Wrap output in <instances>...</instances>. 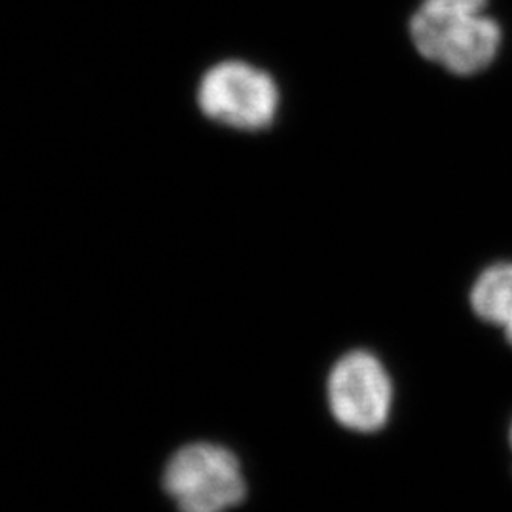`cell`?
I'll use <instances>...</instances> for the list:
<instances>
[{
    "label": "cell",
    "mask_w": 512,
    "mask_h": 512,
    "mask_svg": "<svg viewBox=\"0 0 512 512\" xmlns=\"http://www.w3.org/2000/svg\"><path fill=\"white\" fill-rule=\"evenodd\" d=\"M488 8L490 0H423L410 19L416 50L458 76L488 69L503 42Z\"/></svg>",
    "instance_id": "6da1fadb"
},
{
    "label": "cell",
    "mask_w": 512,
    "mask_h": 512,
    "mask_svg": "<svg viewBox=\"0 0 512 512\" xmlns=\"http://www.w3.org/2000/svg\"><path fill=\"white\" fill-rule=\"evenodd\" d=\"M162 486L179 512H228L247 495L238 456L226 446L202 440L169 458Z\"/></svg>",
    "instance_id": "7a4b0ae2"
},
{
    "label": "cell",
    "mask_w": 512,
    "mask_h": 512,
    "mask_svg": "<svg viewBox=\"0 0 512 512\" xmlns=\"http://www.w3.org/2000/svg\"><path fill=\"white\" fill-rule=\"evenodd\" d=\"M279 101L274 76L241 59H226L209 67L196 92V103L205 118L238 131L272 128Z\"/></svg>",
    "instance_id": "3957f363"
},
{
    "label": "cell",
    "mask_w": 512,
    "mask_h": 512,
    "mask_svg": "<svg viewBox=\"0 0 512 512\" xmlns=\"http://www.w3.org/2000/svg\"><path fill=\"white\" fill-rule=\"evenodd\" d=\"M327 399L340 425L355 433H376L389 420L393 384L376 355L351 351L332 366Z\"/></svg>",
    "instance_id": "277c9868"
},
{
    "label": "cell",
    "mask_w": 512,
    "mask_h": 512,
    "mask_svg": "<svg viewBox=\"0 0 512 512\" xmlns=\"http://www.w3.org/2000/svg\"><path fill=\"white\" fill-rule=\"evenodd\" d=\"M471 306L482 321L503 329L512 346V262L494 264L478 275Z\"/></svg>",
    "instance_id": "5b68a950"
},
{
    "label": "cell",
    "mask_w": 512,
    "mask_h": 512,
    "mask_svg": "<svg viewBox=\"0 0 512 512\" xmlns=\"http://www.w3.org/2000/svg\"><path fill=\"white\" fill-rule=\"evenodd\" d=\"M509 442H511V448H512V425H511V431H509Z\"/></svg>",
    "instance_id": "8992f818"
}]
</instances>
